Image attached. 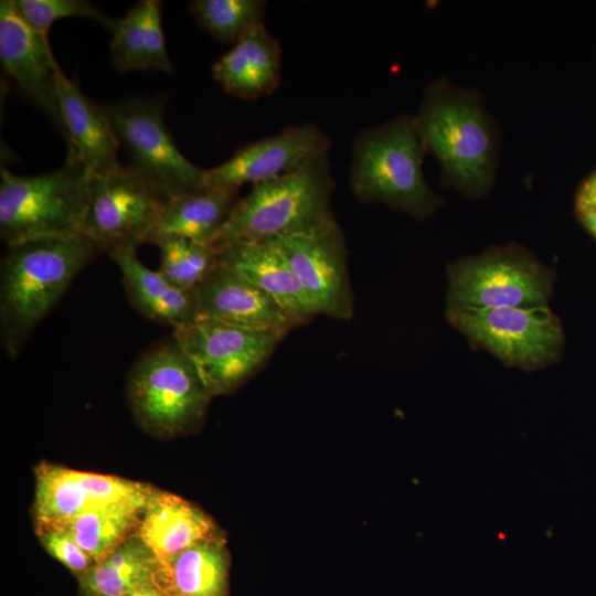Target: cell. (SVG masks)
Listing matches in <instances>:
<instances>
[{"instance_id": "6da1fadb", "label": "cell", "mask_w": 596, "mask_h": 596, "mask_svg": "<svg viewBox=\"0 0 596 596\" xmlns=\"http://www.w3.org/2000/svg\"><path fill=\"white\" fill-rule=\"evenodd\" d=\"M414 116L426 153L439 162L445 182L470 199L485 195L494 178L498 137L478 94L437 78Z\"/></svg>"}, {"instance_id": "7a4b0ae2", "label": "cell", "mask_w": 596, "mask_h": 596, "mask_svg": "<svg viewBox=\"0 0 596 596\" xmlns=\"http://www.w3.org/2000/svg\"><path fill=\"white\" fill-rule=\"evenodd\" d=\"M97 251L83 235L7 246L0 267V337L11 359Z\"/></svg>"}, {"instance_id": "3957f363", "label": "cell", "mask_w": 596, "mask_h": 596, "mask_svg": "<svg viewBox=\"0 0 596 596\" xmlns=\"http://www.w3.org/2000/svg\"><path fill=\"white\" fill-rule=\"evenodd\" d=\"M329 153L317 156L279 178L252 185L237 201L213 247L273 242L336 222Z\"/></svg>"}, {"instance_id": "277c9868", "label": "cell", "mask_w": 596, "mask_h": 596, "mask_svg": "<svg viewBox=\"0 0 596 596\" xmlns=\"http://www.w3.org/2000/svg\"><path fill=\"white\" fill-rule=\"evenodd\" d=\"M425 153L415 116L400 115L363 128L352 145V193L362 203H382L416 219L430 216L441 198L426 183Z\"/></svg>"}, {"instance_id": "5b68a950", "label": "cell", "mask_w": 596, "mask_h": 596, "mask_svg": "<svg viewBox=\"0 0 596 596\" xmlns=\"http://www.w3.org/2000/svg\"><path fill=\"white\" fill-rule=\"evenodd\" d=\"M127 397L146 432L174 437L200 427L213 396L172 337L139 356L129 373Z\"/></svg>"}, {"instance_id": "8992f818", "label": "cell", "mask_w": 596, "mask_h": 596, "mask_svg": "<svg viewBox=\"0 0 596 596\" xmlns=\"http://www.w3.org/2000/svg\"><path fill=\"white\" fill-rule=\"evenodd\" d=\"M87 172L74 157L52 172L17 175L1 169L0 236L7 246L81 234Z\"/></svg>"}, {"instance_id": "52a82bcc", "label": "cell", "mask_w": 596, "mask_h": 596, "mask_svg": "<svg viewBox=\"0 0 596 596\" xmlns=\"http://www.w3.org/2000/svg\"><path fill=\"white\" fill-rule=\"evenodd\" d=\"M168 198L132 167L87 174L81 234L108 254L147 243Z\"/></svg>"}, {"instance_id": "ba28073f", "label": "cell", "mask_w": 596, "mask_h": 596, "mask_svg": "<svg viewBox=\"0 0 596 596\" xmlns=\"http://www.w3.org/2000/svg\"><path fill=\"white\" fill-rule=\"evenodd\" d=\"M130 167L168 199L205 191L202 169L177 148L170 136L162 104L129 97L100 106Z\"/></svg>"}, {"instance_id": "9c48e42d", "label": "cell", "mask_w": 596, "mask_h": 596, "mask_svg": "<svg viewBox=\"0 0 596 596\" xmlns=\"http://www.w3.org/2000/svg\"><path fill=\"white\" fill-rule=\"evenodd\" d=\"M448 283L449 307H546L552 289L547 269L515 246L451 264Z\"/></svg>"}, {"instance_id": "30bf717a", "label": "cell", "mask_w": 596, "mask_h": 596, "mask_svg": "<svg viewBox=\"0 0 596 596\" xmlns=\"http://www.w3.org/2000/svg\"><path fill=\"white\" fill-rule=\"evenodd\" d=\"M448 321L476 345L508 365L526 370L553 362L562 350L563 333L547 307H448Z\"/></svg>"}, {"instance_id": "8fae6325", "label": "cell", "mask_w": 596, "mask_h": 596, "mask_svg": "<svg viewBox=\"0 0 596 596\" xmlns=\"http://www.w3.org/2000/svg\"><path fill=\"white\" fill-rule=\"evenodd\" d=\"M287 333L199 319L173 331L172 337L214 397L234 391L255 374Z\"/></svg>"}, {"instance_id": "7c38bea8", "label": "cell", "mask_w": 596, "mask_h": 596, "mask_svg": "<svg viewBox=\"0 0 596 596\" xmlns=\"http://www.w3.org/2000/svg\"><path fill=\"white\" fill-rule=\"evenodd\" d=\"M318 315L347 320L353 315L348 249L336 221L319 230L273 241Z\"/></svg>"}, {"instance_id": "4fadbf2b", "label": "cell", "mask_w": 596, "mask_h": 596, "mask_svg": "<svg viewBox=\"0 0 596 596\" xmlns=\"http://www.w3.org/2000/svg\"><path fill=\"white\" fill-rule=\"evenodd\" d=\"M332 141L317 125L305 123L238 148L221 164L205 169L204 189L238 191L245 183L256 184L279 178L308 160L329 153Z\"/></svg>"}, {"instance_id": "5bb4252c", "label": "cell", "mask_w": 596, "mask_h": 596, "mask_svg": "<svg viewBox=\"0 0 596 596\" xmlns=\"http://www.w3.org/2000/svg\"><path fill=\"white\" fill-rule=\"evenodd\" d=\"M0 61L7 75L60 127L57 61L49 39L21 18L12 0L0 2Z\"/></svg>"}, {"instance_id": "9a60e30c", "label": "cell", "mask_w": 596, "mask_h": 596, "mask_svg": "<svg viewBox=\"0 0 596 596\" xmlns=\"http://www.w3.org/2000/svg\"><path fill=\"white\" fill-rule=\"evenodd\" d=\"M60 109L67 155L77 159L87 174H105L121 167L119 143L102 107L91 102L62 71L55 67Z\"/></svg>"}, {"instance_id": "2e32d148", "label": "cell", "mask_w": 596, "mask_h": 596, "mask_svg": "<svg viewBox=\"0 0 596 596\" xmlns=\"http://www.w3.org/2000/svg\"><path fill=\"white\" fill-rule=\"evenodd\" d=\"M195 292L199 319L287 332L295 328L291 319L270 297L219 260Z\"/></svg>"}, {"instance_id": "e0dca14e", "label": "cell", "mask_w": 596, "mask_h": 596, "mask_svg": "<svg viewBox=\"0 0 596 596\" xmlns=\"http://www.w3.org/2000/svg\"><path fill=\"white\" fill-rule=\"evenodd\" d=\"M214 248L219 263L270 297L295 327L318 315L275 242H240Z\"/></svg>"}, {"instance_id": "ac0fdd59", "label": "cell", "mask_w": 596, "mask_h": 596, "mask_svg": "<svg viewBox=\"0 0 596 596\" xmlns=\"http://www.w3.org/2000/svg\"><path fill=\"white\" fill-rule=\"evenodd\" d=\"M222 89L243 100L272 94L280 83L281 49L264 23L241 38L212 66Z\"/></svg>"}, {"instance_id": "d6986e66", "label": "cell", "mask_w": 596, "mask_h": 596, "mask_svg": "<svg viewBox=\"0 0 596 596\" xmlns=\"http://www.w3.org/2000/svg\"><path fill=\"white\" fill-rule=\"evenodd\" d=\"M137 532L161 564L220 533L214 521L192 502L153 487Z\"/></svg>"}, {"instance_id": "ffe728a7", "label": "cell", "mask_w": 596, "mask_h": 596, "mask_svg": "<svg viewBox=\"0 0 596 596\" xmlns=\"http://www.w3.org/2000/svg\"><path fill=\"white\" fill-rule=\"evenodd\" d=\"M121 272L129 300L148 319L170 326L173 331L199 320L195 290L177 287L159 270L145 266L135 248H119L109 253Z\"/></svg>"}, {"instance_id": "44dd1931", "label": "cell", "mask_w": 596, "mask_h": 596, "mask_svg": "<svg viewBox=\"0 0 596 596\" xmlns=\"http://www.w3.org/2000/svg\"><path fill=\"white\" fill-rule=\"evenodd\" d=\"M110 55L121 72L156 70L172 72L161 25V2L141 0L116 21Z\"/></svg>"}, {"instance_id": "7402d4cb", "label": "cell", "mask_w": 596, "mask_h": 596, "mask_svg": "<svg viewBox=\"0 0 596 596\" xmlns=\"http://www.w3.org/2000/svg\"><path fill=\"white\" fill-rule=\"evenodd\" d=\"M238 200V191L225 190L169 198L147 243L183 237L212 245Z\"/></svg>"}, {"instance_id": "603a6c76", "label": "cell", "mask_w": 596, "mask_h": 596, "mask_svg": "<svg viewBox=\"0 0 596 596\" xmlns=\"http://www.w3.org/2000/svg\"><path fill=\"white\" fill-rule=\"evenodd\" d=\"M230 555L225 538H206L167 563L158 579L171 596H227Z\"/></svg>"}, {"instance_id": "cb8c5ba5", "label": "cell", "mask_w": 596, "mask_h": 596, "mask_svg": "<svg viewBox=\"0 0 596 596\" xmlns=\"http://www.w3.org/2000/svg\"><path fill=\"white\" fill-rule=\"evenodd\" d=\"M160 562L138 532L77 575L82 596H127L157 575Z\"/></svg>"}, {"instance_id": "d4e9b609", "label": "cell", "mask_w": 596, "mask_h": 596, "mask_svg": "<svg viewBox=\"0 0 596 596\" xmlns=\"http://www.w3.org/2000/svg\"><path fill=\"white\" fill-rule=\"evenodd\" d=\"M35 499L33 521L35 532L68 529L71 523L94 507L77 470L41 462L34 470Z\"/></svg>"}, {"instance_id": "484cf974", "label": "cell", "mask_w": 596, "mask_h": 596, "mask_svg": "<svg viewBox=\"0 0 596 596\" xmlns=\"http://www.w3.org/2000/svg\"><path fill=\"white\" fill-rule=\"evenodd\" d=\"M147 498L92 507L68 530L97 564L137 532Z\"/></svg>"}, {"instance_id": "4316f807", "label": "cell", "mask_w": 596, "mask_h": 596, "mask_svg": "<svg viewBox=\"0 0 596 596\" xmlns=\"http://www.w3.org/2000/svg\"><path fill=\"white\" fill-rule=\"evenodd\" d=\"M266 7L264 0H194L190 3L196 23L224 43H236L263 23Z\"/></svg>"}, {"instance_id": "83f0119b", "label": "cell", "mask_w": 596, "mask_h": 596, "mask_svg": "<svg viewBox=\"0 0 596 596\" xmlns=\"http://www.w3.org/2000/svg\"><path fill=\"white\" fill-rule=\"evenodd\" d=\"M155 244L160 249V274L179 288L195 290L217 265L211 244L183 237H164Z\"/></svg>"}, {"instance_id": "f1b7e54d", "label": "cell", "mask_w": 596, "mask_h": 596, "mask_svg": "<svg viewBox=\"0 0 596 596\" xmlns=\"http://www.w3.org/2000/svg\"><path fill=\"white\" fill-rule=\"evenodd\" d=\"M21 18L40 35L49 39L51 25L63 18L93 19L113 32L116 21L85 0H12Z\"/></svg>"}, {"instance_id": "f546056e", "label": "cell", "mask_w": 596, "mask_h": 596, "mask_svg": "<svg viewBox=\"0 0 596 596\" xmlns=\"http://www.w3.org/2000/svg\"><path fill=\"white\" fill-rule=\"evenodd\" d=\"M36 535L46 552L75 574L79 575L95 565L68 529L44 530Z\"/></svg>"}, {"instance_id": "4dcf8cb0", "label": "cell", "mask_w": 596, "mask_h": 596, "mask_svg": "<svg viewBox=\"0 0 596 596\" xmlns=\"http://www.w3.org/2000/svg\"><path fill=\"white\" fill-rule=\"evenodd\" d=\"M578 211H596V171L582 184L576 200Z\"/></svg>"}, {"instance_id": "1f68e13d", "label": "cell", "mask_w": 596, "mask_h": 596, "mask_svg": "<svg viewBox=\"0 0 596 596\" xmlns=\"http://www.w3.org/2000/svg\"><path fill=\"white\" fill-rule=\"evenodd\" d=\"M158 574V573H157ZM127 596H171L157 575L150 582L138 587Z\"/></svg>"}, {"instance_id": "d6a6232c", "label": "cell", "mask_w": 596, "mask_h": 596, "mask_svg": "<svg viewBox=\"0 0 596 596\" xmlns=\"http://www.w3.org/2000/svg\"><path fill=\"white\" fill-rule=\"evenodd\" d=\"M578 213L585 226L596 237V211L586 210Z\"/></svg>"}]
</instances>
